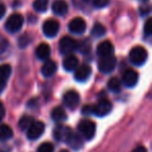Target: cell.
I'll use <instances>...</instances> for the list:
<instances>
[{
	"instance_id": "6da1fadb",
	"label": "cell",
	"mask_w": 152,
	"mask_h": 152,
	"mask_svg": "<svg viewBox=\"0 0 152 152\" xmlns=\"http://www.w3.org/2000/svg\"><path fill=\"white\" fill-rule=\"evenodd\" d=\"M147 57H148L147 50L142 46H135L129 52V59L135 66L144 65L145 61H147Z\"/></svg>"
},
{
	"instance_id": "7a4b0ae2",
	"label": "cell",
	"mask_w": 152,
	"mask_h": 152,
	"mask_svg": "<svg viewBox=\"0 0 152 152\" xmlns=\"http://www.w3.org/2000/svg\"><path fill=\"white\" fill-rule=\"evenodd\" d=\"M24 19L22 17V15L20 14H13L11 17H9V19L5 22V29L9 32H17L21 29L22 25H23Z\"/></svg>"
},
{
	"instance_id": "3957f363",
	"label": "cell",
	"mask_w": 152,
	"mask_h": 152,
	"mask_svg": "<svg viewBox=\"0 0 152 152\" xmlns=\"http://www.w3.org/2000/svg\"><path fill=\"white\" fill-rule=\"evenodd\" d=\"M78 130L86 140H91L96 132V125L91 120H81L78 124Z\"/></svg>"
},
{
	"instance_id": "277c9868",
	"label": "cell",
	"mask_w": 152,
	"mask_h": 152,
	"mask_svg": "<svg viewBox=\"0 0 152 152\" xmlns=\"http://www.w3.org/2000/svg\"><path fill=\"white\" fill-rule=\"evenodd\" d=\"M112 108H113V104L110 100L101 99L97 104H95L92 107V113L95 114L97 117H104L107 114H110Z\"/></svg>"
},
{
	"instance_id": "5b68a950",
	"label": "cell",
	"mask_w": 152,
	"mask_h": 152,
	"mask_svg": "<svg viewBox=\"0 0 152 152\" xmlns=\"http://www.w3.org/2000/svg\"><path fill=\"white\" fill-rule=\"evenodd\" d=\"M117 65V58L114 55L110 56H103L98 61V68L103 73H110L114 71L115 67Z\"/></svg>"
},
{
	"instance_id": "8992f818",
	"label": "cell",
	"mask_w": 152,
	"mask_h": 152,
	"mask_svg": "<svg viewBox=\"0 0 152 152\" xmlns=\"http://www.w3.org/2000/svg\"><path fill=\"white\" fill-rule=\"evenodd\" d=\"M77 42L75 40H73L70 37H64L59 42V50L63 54H68L72 53L73 51L76 50L77 48Z\"/></svg>"
},
{
	"instance_id": "52a82bcc",
	"label": "cell",
	"mask_w": 152,
	"mask_h": 152,
	"mask_svg": "<svg viewBox=\"0 0 152 152\" xmlns=\"http://www.w3.org/2000/svg\"><path fill=\"white\" fill-rule=\"evenodd\" d=\"M45 130V125L41 121L32 122L31 125L27 128V137L29 140H37L43 134Z\"/></svg>"
},
{
	"instance_id": "ba28073f",
	"label": "cell",
	"mask_w": 152,
	"mask_h": 152,
	"mask_svg": "<svg viewBox=\"0 0 152 152\" xmlns=\"http://www.w3.org/2000/svg\"><path fill=\"white\" fill-rule=\"evenodd\" d=\"M59 30V23L56 20L48 19L43 24V32L48 38H53L57 34Z\"/></svg>"
},
{
	"instance_id": "9c48e42d",
	"label": "cell",
	"mask_w": 152,
	"mask_h": 152,
	"mask_svg": "<svg viewBox=\"0 0 152 152\" xmlns=\"http://www.w3.org/2000/svg\"><path fill=\"white\" fill-rule=\"evenodd\" d=\"M69 30L72 34H81L86 31V28H87V23L86 21L80 17L74 18L70 21L69 23Z\"/></svg>"
},
{
	"instance_id": "30bf717a",
	"label": "cell",
	"mask_w": 152,
	"mask_h": 152,
	"mask_svg": "<svg viewBox=\"0 0 152 152\" xmlns=\"http://www.w3.org/2000/svg\"><path fill=\"white\" fill-rule=\"evenodd\" d=\"M63 100L64 103L66 104V106H68L69 108H75L76 106L78 105L80 98H79V95L77 92L71 90V91L66 92Z\"/></svg>"
},
{
	"instance_id": "8fae6325",
	"label": "cell",
	"mask_w": 152,
	"mask_h": 152,
	"mask_svg": "<svg viewBox=\"0 0 152 152\" xmlns=\"http://www.w3.org/2000/svg\"><path fill=\"white\" fill-rule=\"evenodd\" d=\"M123 83L126 87L132 88L137 85V80H139V74L132 69H128L124 72L123 74Z\"/></svg>"
},
{
	"instance_id": "7c38bea8",
	"label": "cell",
	"mask_w": 152,
	"mask_h": 152,
	"mask_svg": "<svg viewBox=\"0 0 152 152\" xmlns=\"http://www.w3.org/2000/svg\"><path fill=\"white\" fill-rule=\"evenodd\" d=\"M92 74V68L88 65H83L75 69V79L78 81H86Z\"/></svg>"
},
{
	"instance_id": "4fadbf2b",
	"label": "cell",
	"mask_w": 152,
	"mask_h": 152,
	"mask_svg": "<svg viewBox=\"0 0 152 152\" xmlns=\"http://www.w3.org/2000/svg\"><path fill=\"white\" fill-rule=\"evenodd\" d=\"M114 51H115L114 46H113V44L110 41H103L97 47V54L100 57L114 55Z\"/></svg>"
},
{
	"instance_id": "5bb4252c",
	"label": "cell",
	"mask_w": 152,
	"mask_h": 152,
	"mask_svg": "<svg viewBox=\"0 0 152 152\" xmlns=\"http://www.w3.org/2000/svg\"><path fill=\"white\" fill-rule=\"evenodd\" d=\"M11 73H12V68L10 65L4 64V65L0 66V93L4 90Z\"/></svg>"
},
{
	"instance_id": "9a60e30c",
	"label": "cell",
	"mask_w": 152,
	"mask_h": 152,
	"mask_svg": "<svg viewBox=\"0 0 152 152\" xmlns=\"http://www.w3.org/2000/svg\"><path fill=\"white\" fill-rule=\"evenodd\" d=\"M72 132V130L68 126H64V125H58L54 128L53 131V135L57 141L66 142L67 139L69 137L70 133Z\"/></svg>"
},
{
	"instance_id": "2e32d148",
	"label": "cell",
	"mask_w": 152,
	"mask_h": 152,
	"mask_svg": "<svg viewBox=\"0 0 152 152\" xmlns=\"http://www.w3.org/2000/svg\"><path fill=\"white\" fill-rule=\"evenodd\" d=\"M66 143L69 144L70 147L74 150H79V149H81V147H83V140H81V137H79L77 133L73 132V131L70 133L69 137L67 139Z\"/></svg>"
},
{
	"instance_id": "e0dca14e",
	"label": "cell",
	"mask_w": 152,
	"mask_h": 152,
	"mask_svg": "<svg viewBox=\"0 0 152 152\" xmlns=\"http://www.w3.org/2000/svg\"><path fill=\"white\" fill-rule=\"evenodd\" d=\"M52 11L58 16H64L68 12V3L65 0H55L52 3Z\"/></svg>"
},
{
	"instance_id": "ac0fdd59",
	"label": "cell",
	"mask_w": 152,
	"mask_h": 152,
	"mask_svg": "<svg viewBox=\"0 0 152 152\" xmlns=\"http://www.w3.org/2000/svg\"><path fill=\"white\" fill-rule=\"evenodd\" d=\"M78 58L74 55L69 54L63 61V66L66 71H74L78 66Z\"/></svg>"
},
{
	"instance_id": "d6986e66",
	"label": "cell",
	"mask_w": 152,
	"mask_h": 152,
	"mask_svg": "<svg viewBox=\"0 0 152 152\" xmlns=\"http://www.w3.org/2000/svg\"><path fill=\"white\" fill-rule=\"evenodd\" d=\"M56 69H57V66L55 64V61H47L42 66V74L45 77H50V76H52L56 72Z\"/></svg>"
},
{
	"instance_id": "ffe728a7",
	"label": "cell",
	"mask_w": 152,
	"mask_h": 152,
	"mask_svg": "<svg viewBox=\"0 0 152 152\" xmlns=\"http://www.w3.org/2000/svg\"><path fill=\"white\" fill-rule=\"evenodd\" d=\"M50 53H51V49L49 47V45L46 44V43H42V44H40L37 47L36 54L38 56V58L42 59V61L48 58Z\"/></svg>"
},
{
	"instance_id": "44dd1931",
	"label": "cell",
	"mask_w": 152,
	"mask_h": 152,
	"mask_svg": "<svg viewBox=\"0 0 152 152\" xmlns=\"http://www.w3.org/2000/svg\"><path fill=\"white\" fill-rule=\"evenodd\" d=\"M51 117L55 122H64L67 120V114H66L65 110L61 106L54 107L51 112Z\"/></svg>"
},
{
	"instance_id": "7402d4cb",
	"label": "cell",
	"mask_w": 152,
	"mask_h": 152,
	"mask_svg": "<svg viewBox=\"0 0 152 152\" xmlns=\"http://www.w3.org/2000/svg\"><path fill=\"white\" fill-rule=\"evenodd\" d=\"M14 135V131L9 125L1 124L0 125V141H7L12 139Z\"/></svg>"
},
{
	"instance_id": "603a6c76",
	"label": "cell",
	"mask_w": 152,
	"mask_h": 152,
	"mask_svg": "<svg viewBox=\"0 0 152 152\" xmlns=\"http://www.w3.org/2000/svg\"><path fill=\"white\" fill-rule=\"evenodd\" d=\"M107 87L112 92L118 93V92L121 90V83L117 77H113V78H110V80H108Z\"/></svg>"
},
{
	"instance_id": "cb8c5ba5",
	"label": "cell",
	"mask_w": 152,
	"mask_h": 152,
	"mask_svg": "<svg viewBox=\"0 0 152 152\" xmlns=\"http://www.w3.org/2000/svg\"><path fill=\"white\" fill-rule=\"evenodd\" d=\"M105 32H106L105 27L100 23H96L93 26V28H92V34L94 37H96V38H100V37L104 36Z\"/></svg>"
},
{
	"instance_id": "d4e9b609",
	"label": "cell",
	"mask_w": 152,
	"mask_h": 152,
	"mask_svg": "<svg viewBox=\"0 0 152 152\" xmlns=\"http://www.w3.org/2000/svg\"><path fill=\"white\" fill-rule=\"evenodd\" d=\"M48 3H49V0H36L34 2V9L37 12L43 13L48 7Z\"/></svg>"
},
{
	"instance_id": "484cf974",
	"label": "cell",
	"mask_w": 152,
	"mask_h": 152,
	"mask_svg": "<svg viewBox=\"0 0 152 152\" xmlns=\"http://www.w3.org/2000/svg\"><path fill=\"white\" fill-rule=\"evenodd\" d=\"M34 122V118L30 116H23L19 121V127L22 130H25L28 127L31 125V123Z\"/></svg>"
},
{
	"instance_id": "4316f807",
	"label": "cell",
	"mask_w": 152,
	"mask_h": 152,
	"mask_svg": "<svg viewBox=\"0 0 152 152\" xmlns=\"http://www.w3.org/2000/svg\"><path fill=\"white\" fill-rule=\"evenodd\" d=\"M53 151H54V148H53L52 144L48 143V142L41 144L38 148V152H53Z\"/></svg>"
},
{
	"instance_id": "83f0119b",
	"label": "cell",
	"mask_w": 152,
	"mask_h": 152,
	"mask_svg": "<svg viewBox=\"0 0 152 152\" xmlns=\"http://www.w3.org/2000/svg\"><path fill=\"white\" fill-rule=\"evenodd\" d=\"M7 48H9V41L4 37L0 36V55H2Z\"/></svg>"
},
{
	"instance_id": "f1b7e54d",
	"label": "cell",
	"mask_w": 152,
	"mask_h": 152,
	"mask_svg": "<svg viewBox=\"0 0 152 152\" xmlns=\"http://www.w3.org/2000/svg\"><path fill=\"white\" fill-rule=\"evenodd\" d=\"M144 32H145L146 37H150L152 34V19L149 18V19L146 21L145 26H144Z\"/></svg>"
},
{
	"instance_id": "f546056e",
	"label": "cell",
	"mask_w": 152,
	"mask_h": 152,
	"mask_svg": "<svg viewBox=\"0 0 152 152\" xmlns=\"http://www.w3.org/2000/svg\"><path fill=\"white\" fill-rule=\"evenodd\" d=\"M28 43H29V37H28V34H22L19 38V41H18V44H19V46L21 48L26 47L28 45Z\"/></svg>"
},
{
	"instance_id": "4dcf8cb0",
	"label": "cell",
	"mask_w": 152,
	"mask_h": 152,
	"mask_svg": "<svg viewBox=\"0 0 152 152\" xmlns=\"http://www.w3.org/2000/svg\"><path fill=\"white\" fill-rule=\"evenodd\" d=\"M93 2L96 7H104L110 3V0H93Z\"/></svg>"
},
{
	"instance_id": "1f68e13d",
	"label": "cell",
	"mask_w": 152,
	"mask_h": 152,
	"mask_svg": "<svg viewBox=\"0 0 152 152\" xmlns=\"http://www.w3.org/2000/svg\"><path fill=\"white\" fill-rule=\"evenodd\" d=\"M79 50H80L83 53L89 52V50H90V44L88 42H87V44H86V42H83L80 45H79Z\"/></svg>"
},
{
	"instance_id": "d6a6232c",
	"label": "cell",
	"mask_w": 152,
	"mask_h": 152,
	"mask_svg": "<svg viewBox=\"0 0 152 152\" xmlns=\"http://www.w3.org/2000/svg\"><path fill=\"white\" fill-rule=\"evenodd\" d=\"M4 116H5V108H4V105H3V104L1 103V101H0V121H1L3 118H4Z\"/></svg>"
},
{
	"instance_id": "836d02e7",
	"label": "cell",
	"mask_w": 152,
	"mask_h": 152,
	"mask_svg": "<svg viewBox=\"0 0 152 152\" xmlns=\"http://www.w3.org/2000/svg\"><path fill=\"white\" fill-rule=\"evenodd\" d=\"M132 152H148V151H147V149H146L145 147H143V146H139V147L135 148Z\"/></svg>"
},
{
	"instance_id": "e575fe53",
	"label": "cell",
	"mask_w": 152,
	"mask_h": 152,
	"mask_svg": "<svg viewBox=\"0 0 152 152\" xmlns=\"http://www.w3.org/2000/svg\"><path fill=\"white\" fill-rule=\"evenodd\" d=\"M5 14V7L3 4H0V19L4 16Z\"/></svg>"
},
{
	"instance_id": "d590c367",
	"label": "cell",
	"mask_w": 152,
	"mask_h": 152,
	"mask_svg": "<svg viewBox=\"0 0 152 152\" xmlns=\"http://www.w3.org/2000/svg\"><path fill=\"white\" fill-rule=\"evenodd\" d=\"M0 152H10V148L7 146H2V147H0Z\"/></svg>"
},
{
	"instance_id": "8d00e7d4",
	"label": "cell",
	"mask_w": 152,
	"mask_h": 152,
	"mask_svg": "<svg viewBox=\"0 0 152 152\" xmlns=\"http://www.w3.org/2000/svg\"><path fill=\"white\" fill-rule=\"evenodd\" d=\"M59 152H69V151H68V150H66V149H64V150H61Z\"/></svg>"
},
{
	"instance_id": "74e56055",
	"label": "cell",
	"mask_w": 152,
	"mask_h": 152,
	"mask_svg": "<svg viewBox=\"0 0 152 152\" xmlns=\"http://www.w3.org/2000/svg\"><path fill=\"white\" fill-rule=\"evenodd\" d=\"M142 1H147V0H142Z\"/></svg>"
}]
</instances>
